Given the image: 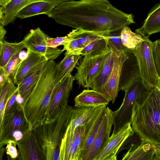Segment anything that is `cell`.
I'll list each match as a JSON object with an SVG mask.
<instances>
[{
	"label": "cell",
	"mask_w": 160,
	"mask_h": 160,
	"mask_svg": "<svg viewBox=\"0 0 160 160\" xmlns=\"http://www.w3.org/2000/svg\"><path fill=\"white\" fill-rule=\"evenodd\" d=\"M54 60L48 61L31 93L24 102L23 110L31 129L46 118L56 82Z\"/></svg>",
	"instance_id": "obj_2"
},
{
	"label": "cell",
	"mask_w": 160,
	"mask_h": 160,
	"mask_svg": "<svg viewBox=\"0 0 160 160\" xmlns=\"http://www.w3.org/2000/svg\"><path fill=\"white\" fill-rule=\"evenodd\" d=\"M134 133L128 122L109 137L107 144L93 160H117L118 152L125 140Z\"/></svg>",
	"instance_id": "obj_15"
},
{
	"label": "cell",
	"mask_w": 160,
	"mask_h": 160,
	"mask_svg": "<svg viewBox=\"0 0 160 160\" xmlns=\"http://www.w3.org/2000/svg\"><path fill=\"white\" fill-rule=\"evenodd\" d=\"M3 16V14L2 10V7H0V20H1Z\"/></svg>",
	"instance_id": "obj_44"
},
{
	"label": "cell",
	"mask_w": 160,
	"mask_h": 160,
	"mask_svg": "<svg viewBox=\"0 0 160 160\" xmlns=\"http://www.w3.org/2000/svg\"><path fill=\"white\" fill-rule=\"evenodd\" d=\"M113 112L106 107L104 118L92 143L82 160H93L107 145L113 124Z\"/></svg>",
	"instance_id": "obj_10"
},
{
	"label": "cell",
	"mask_w": 160,
	"mask_h": 160,
	"mask_svg": "<svg viewBox=\"0 0 160 160\" xmlns=\"http://www.w3.org/2000/svg\"><path fill=\"white\" fill-rule=\"evenodd\" d=\"M2 146H4V145L0 143V148Z\"/></svg>",
	"instance_id": "obj_47"
},
{
	"label": "cell",
	"mask_w": 160,
	"mask_h": 160,
	"mask_svg": "<svg viewBox=\"0 0 160 160\" xmlns=\"http://www.w3.org/2000/svg\"><path fill=\"white\" fill-rule=\"evenodd\" d=\"M12 80L7 77L2 85L0 95V136L2 122L7 102L17 88Z\"/></svg>",
	"instance_id": "obj_28"
},
{
	"label": "cell",
	"mask_w": 160,
	"mask_h": 160,
	"mask_svg": "<svg viewBox=\"0 0 160 160\" xmlns=\"http://www.w3.org/2000/svg\"><path fill=\"white\" fill-rule=\"evenodd\" d=\"M16 144L18 148V160H45L42 148L32 129L27 131Z\"/></svg>",
	"instance_id": "obj_14"
},
{
	"label": "cell",
	"mask_w": 160,
	"mask_h": 160,
	"mask_svg": "<svg viewBox=\"0 0 160 160\" xmlns=\"http://www.w3.org/2000/svg\"><path fill=\"white\" fill-rule=\"evenodd\" d=\"M7 78L4 74L3 68L0 67V85L3 84Z\"/></svg>",
	"instance_id": "obj_41"
},
{
	"label": "cell",
	"mask_w": 160,
	"mask_h": 160,
	"mask_svg": "<svg viewBox=\"0 0 160 160\" xmlns=\"http://www.w3.org/2000/svg\"><path fill=\"white\" fill-rule=\"evenodd\" d=\"M85 124L77 127L72 134L63 135L59 152L60 160H80V150Z\"/></svg>",
	"instance_id": "obj_13"
},
{
	"label": "cell",
	"mask_w": 160,
	"mask_h": 160,
	"mask_svg": "<svg viewBox=\"0 0 160 160\" xmlns=\"http://www.w3.org/2000/svg\"><path fill=\"white\" fill-rule=\"evenodd\" d=\"M120 37L122 45L128 50L133 51L143 39L141 35L132 32L128 27H123L120 32Z\"/></svg>",
	"instance_id": "obj_30"
},
{
	"label": "cell",
	"mask_w": 160,
	"mask_h": 160,
	"mask_svg": "<svg viewBox=\"0 0 160 160\" xmlns=\"http://www.w3.org/2000/svg\"><path fill=\"white\" fill-rule=\"evenodd\" d=\"M128 58L122 66L119 82V91H124L140 76L139 70L135 56L132 51L126 52Z\"/></svg>",
	"instance_id": "obj_18"
},
{
	"label": "cell",
	"mask_w": 160,
	"mask_h": 160,
	"mask_svg": "<svg viewBox=\"0 0 160 160\" xmlns=\"http://www.w3.org/2000/svg\"><path fill=\"white\" fill-rule=\"evenodd\" d=\"M30 128L22 106L18 104L15 108L4 115L1 126L0 143L6 145L10 140L16 143L23 137Z\"/></svg>",
	"instance_id": "obj_7"
},
{
	"label": "cell",
	"mask_w": 160,
	"mask_h": 160,
	"mask_svg": "<svg viewBox=\"0 0 160 160\" xmlns=\"http://www.w3.org/2000/svg\"><path fill=\"white\" fill-rule=\"evenodd\" d=\"M16 142L13 140L8 142L5 148L8 160H18V151L16 148Z\"/></svg>",
	"instance_id": "obj_37"
},
{
	"label": "cell",
	"mask_w": 160,
	"mask_h": 160,
	"mask_svg": "<svg viewBox=\"0 0 160 160\" xmlns=\"http://www.w3.org/2000/svg\"><path fill=\"white\" fill-rule=\"evenodd\" d=\"M27 52L22 50L17 52L9 60L3 68L6 77L12 78L21 62L27 57Z\"/></svg>",
	"instance_id": "obj_32"
},
{
	"label": "cell",
	"mask_w": 160,
	"mask_h": 160,
	"mask_svg": "<svg viewBox=\"0 0 160 160\" xmlns=\"http://www.w3.org/2000/svg\"><path fill=\"white\" fill-rule=\"evenodd\" d=\"M68 39L63 45V48L62 50H66L74 53L81 54V52L83 48L76 39L68 37Z\"/></svg>",
	"instance_id": "obj_34"
},
{
	"label": "cell",
	"mask_w": 160,
	"mask_h": 160,
	"mask_svg": "<svg viewBox=\"0 0 160 160\" xmlns=\"http://www.w3.org/2000/svg\"><path fill=\"white\" fill-rule=\"evenodd\" d=\"M49 37L39 27L32 29L23 40L24 48L44 56L48 61L54 60L63 51L57 48L48 47L47 41Z\"/></svg>",
	"instance_id": "obj_9"
},
{
	"label": "cell",
	"mask_w": 160,
	"mask_h": 160,
	"mask_svg": "<svg viewBox=\"0 0 160 160\" xmlns=\"http://www.w3.org/2000/svg\"><path fill=\"white\" fill-rule=\"evenodd\" d=\"M72 107L66 103L50 120L32 129L42 148L45 160H60V148L66 128V122Z\"/></svg>",
	"instance_id": "obj_4"
},
{
	"label": "cell",
	"mask_w": 160,
	"mask_h": 160,
	"mask_svg": "<svg viewBox=\"0 0 160 160\" xmlns=\"http://www.w3.org/2000/svg\"><path fill=\"white\" fill-rule=\"evenodd\" d=\"M131 124L142 140L160 145V89L155 88L142 104L133 105Z\"/></svg>",
	"instance_id": "obj_3"
},
{
	"label": "cell",
	"mask_w": 160,
	"mask_h": 160,
	"mask_svg": "<svg viewBox=\"0 0 160 160\" xmlns=\"http://www.w3.org/2000/svg\"><path fill=\"white\" fill-rule=\"evenodd\" d=\"M122 160H160V145L142 140L135 148H131L124 153Z\"/></svg>",
	"instance_id": "obj_17"
},
{
	"label": "cell",
	"mask_w": 160,
	"mask_h": 160,
	"mask_svg": "<svg viewBox=\"0 0 160 160\" xmlns=\"http://www.w3.org/2000/svg\"><path fill=\"white\" fill-rule=\"evenodd\" d=\"M102 68L98 75L93 80L89 88L101 93L103 88L111 73L113 64V53L109 48Z\"/></svg>",
	"instance_id": "obj_25"
},
{
	"label": "cell",
	"mask_w": 160,
	"mask_h": 160,
	"mask_svg": "<svg viewBox=\"0 0 160 160\" xmlns=\"http://www.w3.org/2000/svg\"><path fill=\"white\" fill-rule=\"evenodd\" d=\"M27 55L18 67L12 78L15 84L17 85L29 71L36 65L48 61L47 58L40 54L27 49Z\"/></svg>",
	"instance_id": "obj_22"
},
{
	"label": "cell",
	"mask_w": 160,
	"mask_h": 160,
	"mask_svg": "<svg viewBox=\"0 0 160 160\" xmlns=\"http://www.w3.org/2000/svg\"><path fill=\"white\" fill-rule=\"evenodd\" d=\"M68 38L67 35L64 37L56 38L49 37L47 41V46L51 48H57L59 45H63Z\"/></svg>",
	"instance_id": "obj_39"
},
{
	"label": "cell",
	"mask_w": 160,
	"mask_h": 160,
	"mask_svg": "<svg viewBox=\"0 0 160 160\" xmlns=\"http://www.w3.org/2000/svg\"><path fill=\"white\" fill-rule=\"evenodd\" d=\"M48 61L43 62L32 68L18 85L17 88L18 94L23 99L24 103L35 87Z\"/></svg>",
	"instance_id": "obj_19"
},
{
	"label": "cell",
	"mask_w": 160,
	"mask_h": 160,
	"mask_svg": "<svg viewBox=\"0 0 160 160\" xmlns=\"http://www.w3.org/2000/svg\"><path fill=\"white\" fill-rule=\"evenodd\" d=\"M146 35L132 52L136 57L140 76L149 88L160 89V77L154 64L152 52V42Z\"/></svg>",
	"instance_id": "obj_6"
},
{
	"label": "cell",
	"mask_w": 160,
	"mask_h": 160,
	"mask_svg": "<svg viewBox=\"0 0 160 160\" xmlns=\"http://www.w3.org/2000/svg\"><path fill=\"white\" fill-rule=\"evenodd\" d=\"M2 41H3L0 42V53H1V47H2Z\"/></svg>",
	"instance_id": "obj_45"
},
{
	"label": "cell",
	"mask_w": 160,
	"mask_h": 160,
	"mask_svg": "<svg viewBox=\"0 0 160 160\" xmlns=\"http://www.w3.org/2000/svg\"></svg>",
	"instance_id": "obj_48"
},
{
	"label": "cell",
	"mask_w": 160,
	"mask_h": 160,
	"mask_svg": "<svg viewBox=\"0 0 160 160\" xmlns=\"http://www.w3.org/2000/svg\"><path fill=\"white\" fill-rule=\"evenodd\" d=\"M2 84L0 85V95L1 92V89Z\"/></svg>",
	"instance_id": "obj_46"
},
{
	"label": "cell",
	"mask_w": 160,
	"mask_h": 160,
	"mask_svg": "<svg viewBox=\"0 0 160 160\" xmlns=\"http://www.w3.org/2000/svg\"><path fill=\"white\" fill-rule=\"evenodd\" d=\"M152 52L155 66L160 77V40L152 42Z\"/></svg>",
	"instance_id": "obj_36"
},
{
	"label": "cell",
	"mask_w": 160,
	"mask_h": 160,
	"mask_svg": "<svg viewBox=\"0 0 160 160\" xmlns=\"http://www.w3.org/2000/svg\"><path fill=\"white\" fill-rule=\"evenodd\" d=\"M96 108L92 107L72 108L66 122L64 135L73 133L77 127L85 124L91 118Z\"/></svg>",
	"instance_id": "obj_20"
},
{
	"label": "cell",
	"mask_w": 160,
	"mask_h": 160,
	"mask_svg": "<svg viewBox=\"0 0 160 160\" xmlns=\"http://www.w3.org/2000/svg\"><path fill=\"white\" fill-rule=\"evenodd\" d=\"M109 51L96 56H84L81 59L76 67L77 71L73 76L80 86L89 89L90 84L102 70Z\"/></svg>",
	"instance_id": "obj_8"
},
{
	"label": "cell",
	"mask_w": 160,
	"mask_h": 160,
	"mask_svg": "<svg viewBox=\"0 0 160 160\" xmlns=\"http://www.w3.org/2000/svg\"><path fill=\"white\" fill-rule=\"evenodd\" d=\"M74 108L80 107H97L107 105L110 100L107 97L93 89H87L83 90L74 99Z\"/></svg>",
	"instance_id": "obj_21"
},
{
	"label": "cell",
	"mask_w": 160,
	"mask_h": 160,
	"mask_svg": "<svg viewBox=\"0 0 160 160\" xmlns=\"http://www.w3.org/2000/svg\"><path fill=\"white\" fill-rule=\"evenodd\" d=\"M75 80L71 74L59 82L54 88L51 98L47 113L44 121L47 122L52 118L67 102Z\"/></svg>",
	"instance_id": "obj_11"
},
{
	"label": "cell",
	"mask_w": 160,
	"mask_h": 160,
	"mask_svg": "<svg viewBox=\"0 0 160 160\" xmlns=\"http://www.w3.org/2000/svg\"><path fill=\"white\" fill-rule=\"evenodd\" d=\"M12 0H0V6L4 7L8 4Z\"/></svg>",
	"instance_id": "obj_42"
},
{
	"label": "cell",
	"mask_w": 160,
	"mask_h": 160,
	"mask_svg": "<svg viewBox=\"0 0 160 160\" xmlns=\"http://www.w3.org/2000/svg\"><path fill=\"white\" fill-rule=\"evenodd\" d=\"M107 105L97 107L89 120L85 124V133L80 150V160L82 159L89 149L104 118Z\"/></svg>",
	"instance_id": "obj_16"
},
{
	"label": "cell",
	"mask_w": 160,
	"mask_h": 160,
	"mask_svg": "<svg viewBox=\"0 0 160 160\" xmlns=\"http://www.w3.org/2000/svg\"><path fill=\"white\" fill-rule=\"evenodd\" d=\"M57 5L50 2H38L30 3L20 10L16 17L23 19L41 14L47 15Z\"/></svg>",
	"instance_id": "obj_26"
},
{
	"label": "cell",
	"mask_w": 160,
	"mask_h": 160,
	"mask_svg": "<svg viewBox=\"0 0 160 160\" xmlns=\"http://www.w3.org/2000/svg\"><path fill=\"white\" fill-rule=\"evenodd\" d=\"M23 48V40L18 43L2 41L0 54V67L3 68L15 53Z\"/></svg>",
	"instance_id": "obj_29"
},
{
	"label": "cell",
	"mask_w": 160,
	"mask_h": 160,
	"mask_svg": "<svg viewBox=\"0 0 160 160\" xmlns=\"http://www.w3.org/2000/svg\"><path fill=\"white\" fill-rule=\"evenodd\" d=\"M5 151V148L3 147V146H2L0 148V160H2L3 155Z\"/></svg>",
	"instance_id": "obj_43"
},
{
	"label": "cell",
	"mask_w": 160,
	"mask_h": 160,
	"mask_svg": "<svg viewBox=\"0 0 160 160\" xmlns=\"http://www.w3.org/2000/svg\"><path fill=\"white\" fill-rule=\"evenodd\" d=\"M135 33L143 37L160 32V3L156 4L149 11L142 26Z\"/></svg>",
	"instance_id": "obj_23"
},
{
	"label": "cell",
	"mask_w": 160,
	"mask_h": 160,
	"mask_svg": "<svg viewBox=\"0 0 160 160\" xmlns=\"http://www.w3.org/2000/svg\"><path fill=\"white\" fill-rule=\"evenodd\" d=\"M113 53V64L110 75L103 88L101 93L108 98L113 104L118 96L119 82L122 65L128 56L126 52L118 51L108 46Z\"/></svg>",
	"instance_id": "obj_12"
},
{
	"label": "cell",
	"mask_w": 160,
	"mask_h": 160,
	"mask_svg": "<svg viewBox=\"0 0 160 160\" xmlns=\"http://www.w3.org/2000/svg\"><path fill=\"white\" fill-rule=\"evenodd\" d=\"M3 26L0 23V42L2 41L7 33V31Z\"/></svg>",
	"instance_id": "obj_40"
},
{
	"label": "cell",
	"mask_w": 160,
	"mask_h": 160,
	"mask_svg": "<svg viewBox=\"0 0 160 160\" xmlns=\"http://www.w3.org/2000/svg\"><path fill=\"white\" fill-rule=\"evenodd\" d=\"M142 140L135 132L128 137L124 141L120 148L117 153L118 155L122 151L128 150L132 146L141 144Z\"/></svg>",
	"instance_id": "obj_35"
},
{
	"label": "cell",
	"mask_w": 160,
	"mask_h": 160,
	"mask_svg": "<svg viewBox=\"0 0 160 160\" xmlns=\"http://www.w3.org/2000/svg\"><path fill=\"white\" fill-rule=\"evenodd\" d=\"M118 30L108 33L106 35L108 46L115 48L118 51L126 52L129 50L124 47L121 42L120 32Z\"/></svg>",
	"instance_id": "obj_33"
},
{
	"label": "cell",
	"mask_w": 160,
	"mask_h": 160,
	"mask_svg": "<svg viewBox=\"0 0 160 160\" xmlns=\"http://www.w3.org/2000/svg\"><path fill=\"white\" fill-rule=\"evenodd\" d=\"M64 55V58L55 67V80L57 84L71 73L82 57L81 54L67 51Z\"/></svg>",
	"instance_id": "obj_24"
},
{
	"label": "cell",
	"mask_w": 160,
	"mask_h": 160,
	"mask_svg": "<svg viewBox=\"0 0 160 160\" xmlns=\"http://www.w3.org/2000/svg\"><path fill=\"white\" fill-rule=\"evenodd\" d=\"M47 15L58 24L105 35L136 23L132 14L118 9L108 0L68 1Z\"/></svg>",
	"instance_id": "obj_1"
},
{
	"label": "cell",
	"mask_w": 160,
	"mask_h": 160,
	"mask_svg": "<svg viewBox=\"0 0 160 160\" xmlns=\"http://www.w3.org/2000/svg\"><path fill=\"white\" fill-rule=\"evenodd\" d=\"M69 37L77 40L83 48L97 40L107 38V35L76 28L73 29L67 35Z\"/></svg>",
	"instance_id": "obj_27"
},
{
	"label": "cell",
	"mask_w": 160,
	"mask_h": 160,
	"mask_svg": "<svg viewBox=\"0 0 160 160\" xmlns=\"http://www.w3.org/2000/svg\"><path fill=\"white\" fill-rule=\"evenodd\" d=\"M18 94V90L16 89L8 99L5 107L4 115L11 112L16 108L17 104L16 102L17 97Z\"/></svg>",
	"instance_id": "obj_38"
},
{
	"label": "cell",
	"mask_w": 160,
	"mask_h": 160,
	"mask_svg": "<svg viewBox=\"0 0 160 160\" xmlns=\"http://www.w3.org/2000/svg\"><path fill=\"white\" fill-rule=\"evenodd\" d=\"M152 90V88L148 87L139 77L124 91L125 96L121 106L117 111L113 112L112 133L117 132L127 123L131 122L134 105L136 102L142 104Z\"/></svg>",
	"instance_id": "obj_5"
},
{
	"label": "cell",
	"mask_w": 160,
	"mask_h": 160,
	"mask_svg": "<svg viewBox=\"0 0 160 160\" xmlns=\"http://www.w3.org/2000/svg\"><path fill=\"white\" fill-rule=\"evenodd\" d=\"M106 38L96 40L83 48L81 53L82 56L94 57L109 50Z\"/></svg>",
	"instance_id": "obj_31"
}]
</instances>
